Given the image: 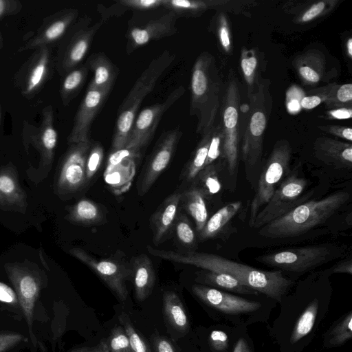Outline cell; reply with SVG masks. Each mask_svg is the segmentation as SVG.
Segmentation results:
<instances>
[{
  "label": "cell",
  "instance_id": "cell-24",
  "mask_svg": "<svg viewBox=\"0 0 352 352\" xmlns=\"http://www.w3.org/2000/svg\"><path fill=\"white\" fill-rule=\"evenodd\" d=\"M181 193L180 203L194 219L197 230L200 232L208 217L206 197L198 188L192 186Z\"/></svg>",
  "mask_w": 352,
  "mask_h": 352
},
{
  "label": "cell",
  "instance_id": "cell-28",
  "mask_svg": "<svg viewBox=\"0 0 352 352\" xmlns=\"http://www.w3.org/2000/svg\"><path fill=\"white\" fill-rule=\"evenodd\" d=\"M164 315L168 322L177 331L184 333L189 327L188 318L179 297L167 292L163 298Z\"/></svg>",
  "mask_w": 352,
  "mask_h": 352
},
{
  "label": "cell",
  "instance_id": "cell-15",
  "mask_svg": "<svg viewBox=\"0 0 352 352\" xmlns=\"http://www.w3.org/2000/svg\"><path fill=\"white\" fill-rule=\"evenodd\" d=\"M177 19L174 12L167 10L166 12L150 19L146 23L129 28L126 34L127 53L151 41L175 34Z\"/></svg>",
  "mask_w": 352,
  "mask_h": 352
},
{
  "label": "cell",
  "instance_id": "cell-57",
  "mask_svg": "<svg viewBox=\"0 0 352 352\" xmlns=\"http://www.w3.org/2000/svg\"><path fill=\"white\" fill-rule=\"evenodd\" d=\"M335 133L343 138L349 141L352 140V129L351 128H345L344 129L335 131Z\"/></svg>",
  "mask_w": 352,
  "mask_h": 352
},
{
  "label": "cell",
  "instance_id": "cell-36",
  "mask_svg": "<svg viewBox=\"0 0 352 352\" xmlns=\"http://www.w3.org/2000/svg\"><path fill=\"white\" fill-rule=\"evenodd\" d=\"M119 320L129 338L132 352H149L146 344L132 325L129 316L122 313Z\"/></svg>",
  "mask_w": 352,
  "mask_h": 352
},
{
  "label": "cell",
  "instance_id": "cell-55",
  "mask_svg": "<svg viewBox=\"0 0 352 352\" xmlns=\"http://www.w3.org/2000/svg\"><path fill=\"white\" fill-rule=\"evenodd\" d=\"M233 352H252L246 340L241 338L237 341L234 348Z\"/></svg>",
  "mask_w": 352,
  "mask_h": 352
},
{
  "label": "cell",
  "instance_id": "cell-26",
  "mask_svg": "<svg viewBox=\"0 0 352 352\" xmlns=\"http://www.w3.org/2000/svg\"><path fill=\"white\" fill-rule=\"evenodd\" d=\"M241 207L239 201H233L217 210L208 219L202 230L199 232V239L208 240L217 236Z\"/></svg>",
  "mask_w": 352,
  "mask_h": 352
},
{
  "label": "cell",
  "instance_id": "cell-52",
  "mask_svg": "<svg viewBox=\"0 0 352 352\" xmlns=\"http://www.w3.org/2000/svg\"><path fill=\"white\" fill-rule=\"evenodd\" d=\"M321 102V98L317 96H306L302 98L300 100V105L307 109H311Z\"/></svg>",
  "mask_w": 352,
  "mask_h": 352
},
{
  "label": "cell",
  "instance_id": "cell-7",
  "mask_svg": "<svg viewBox=\"0 0 352 352\" xmlns=\"http://www.w3.org/2000/svg\"><path fill=\"white\" fill-rule=\"evenodd\" d=\"M306 186V180L296 174L287 177L259 211L252 228H261L305 202L307 196L303 197L301 195Z\"/></svg>",
  "mask_w": 352,
  "mask_h": 352
},
{
  "label": "cell",
  "instance_id": "cell-54",
  "mask_svg": "<svg viewBox=\"0 0 352 352\" xmlns=\"http://www.w3.org/2000/svg\"><path fill=\"white\" fill-rule=\"evenodd\" d=\"M331 115L338 119H347L351 118V110L347 109H340L331 111Z\"/></svg>",
  "mask_w": 352,
  "mask_h": 352
},
{
  "label": "cell",
  "instance_id": "cell-21",
  "mask_svg": "<svg viewBox=\"0 0 352 352\" xmlns=\"http://www.w3.org/2000/svg\"><path fill=\"white\" fill-rule=\"evenodd\" d=\"M135 296L139 302L146 300L152 293L155 281L153 263L146 255L133 256L129 263Z\"/></svg>",
  "mask_w": 352,
  "mask_h": 352
},
{
  "label": "cell",
  "instance_id": "cell-25",
  "mask_svg": "<svg viewBox=\"0 0 352 352\" xmlns=\"http://www.w3.org/2000/svg\"><path fill=\"white\" fill-rule=\"evenodd\" d=\"M317 152L318 157L329 164L338 168H351L352 148L351 144L327 141L318 146Z\"/></svg>",
  "mask_w": 352,
  "mask_h": 352
},
{
  "label": "cell",
  "instance_id": "cell-39",
  "mask_svg": "<svg viewBox=\"0 0 352 352\" xmlns=\"http://www.w3.org/2000/svg\"><path fill=\"white\" fill-rule=\"evenodd\" d=\"M164 0H121L119 3L126 9L152 10L163 7Z\"/></svg>",
  "mask_w": 352,
  "mask_h": 352
},
{
  "label": "cell",
  "instance_id": "cell-44",
  "mask_svg": "<svg viewBox=\"0 0 352 352\" xmlns=\"http://www.w3.org/2000/svg\"><path fill=\"white\" fill-rule=\"evenodd\" d=\"M0 302L16 305L19 303L16 292L8 285L0 281Z\"/></svg>",
  "mask_w": 352,
  "mask_h": 352
},
{
  "label": "cell",
  "instance_id": "cell-3",
  "mask_svg": "<svg viewBox=\"0 0 352 352\" xmlns=\"http://www.w3.org/2000/svg\"><path fill=\"white\" fill-rule=\"evenodd\" d=\"M175 54L164 51L149 63L135 81L118 111L112 139L111 152L124 148L135 119L136 113L144 98L153 89L157 81L168 69Z\"/></svg>",
  "mask_w": 352,
  "mask_h": 352
},
{
  "label": "cell",
  "instance_id": "cell-19",
  "mask_svg": "<svg viewBox=\"0 0 352 352\" xmlns=\"http://www.w3.org/2000/svg\"><path fill=\"white\" fill-rule=\"evenodd\" d=\"M27 195L19 182L17 173L12 164L0 169V208L25 213Z\"/></svg>",
  "mask_w": 352,
  "mask_h": 352
},
{
  "label": "cell",
  "instance_id": "cell-4",
  "mask_svg": "<svg viewBox=\"0 0 352 352\" xmlns=\"http://www.w3.org/2000/svg\"><path fill=\"white\" fill-rule=\"evenodd\" d=\"M4 268L15 289L19 304L28 324L33 346L36 348L37 340L32 329L33 314L36 301L43 285L41 272L36 267L25 263H6Z\"/></svg>",
  "mask_w": 352,
  "mask_h": 352
},
{
  "label": "cell",
  "instance_id": "cell-14",
  "mask_svg": "<svg viewBox=\"0 0 352 352\" xmlns=\"http://www.w3.org/2000/svg\"><path fill=\"white\" fill-rule=\"evenodd\" d=\"M23 138L28 143L38 151L41 155V164L43 168H50L54 157V150L57 143V132L54 125V113L52 106L43 109L42 122L38 128L24 126Z\"/></svg>",
  "mask_w": 352,
  "mask_h": 352
},
{
  "label": "cell",
  "instance_id": "cell-42",
  "mask_svg": "<svg viewBox=\"0 0 352 352\" xmlns=\"http://www.w3.org/2000/svg\"><path fill=\"white\" fill-rule=\"evenodd\" d=\"M24 337L18 333H0V352H5L23 341Z\"/></svg>",
  "mask_w": 352,
  "mask_h": 352
},
{
  "label": "cell",
  "instance_id": "cell-11",
  "mask_svg": "<svg viewBox=\"0 0 352 352\" xmlns=\"http://www.w3.org/2000/svg\"><path fill=\"white\" fill-rule=\"evenodd\" d=\"M69 252L91 269L121 301L126 299V282L131 278L129 263L113 258L98 259L79 248H72Z\"/></svg>",
  "mask_w": 352,
  "mask_h": 352
},
{
  "label": "cell",
  "instance_id": "cell-35",
  "mask_svg": "<svg viewBox=\"0 0 352 352\" xmlns=\"http://www.w3.org/2000/svg\"><path fill=\"white\" fill-rule=\"evenodd\" d=\"M175 230L178 240L186 247H192L196 242L194 230L186 215L181 213L176 217Z\"/></svg>",
  "mask_w": 352,
  "mask_h": 352
},
{
  "label": "cell",
  "instance_id": "cell-45",
  "mask_svg": "<svg viewBox=\"0 0 352 352\" xmlns=\"http://www.w3.org/2000/svg\"><path fill=\"white\" fill-rule=\"evenodd\" d=\"M153 344L155 352H175L172 344L164 338L156 337Z\"/></svg>",
  "mask_w": 352,
  "mask_h": 352
},
{
  "label": "cell",
  "instance_id": "cell-20",
  "mask_svg": "<svg viewBox=\"0 0 352 352\" xmlns=\"http://www.w3.org/2000/svg\"><path fill=\"white\" fill-rule=\"evenodd\" d=\"M181 195V192H175L167 197L151 216V225L155 245L165 240L175 225Z\"/></svg>",
  "mask_w": 352,
  "mask_h": 352
},
{
  "label": "cell",
  "instance_id": "cell-58",
  "mask_svg": "<svg viewBox=\"0 0 352 352\" xmlns=\"http://www.w3.org/2000/svg\"><path fill=\"white\" fill-rule=\"evenodd\" d=\"M346 47L348 49V53L350 56H352V39L349 38L346 43Z\"/></svg>",
  "mask_w": 352,
  "mask_h": 352
},
{
  "label": "cell",
  "instance_id": "cell-16",
  "mask_svg": "<svg viewBox=\"0 0 352 352\" xmlns=\"http://www.w3.org/2000/svg\"><path fill=\"white\" fill-rule=\"evenodd\" d=\"M192 291L205 304L228 314L253 312L261 307V304L258 302L203 285H193Z\"/></svg>",
  "mask_w": 352,
  "mask_h": 352
},
{
  "label": "cell",
  "instance_id": "cell-6",
  "mask_svg": "<svg viewBox=\"0 0 352 352\" xmlns=\"http://www.w3.org/2000/svg\"><path fill=\"white\" fill-rule=\"evenodd\" d=\"M91 21L89 16L80 19L61 44L56 59L57 69L61 75L77 67L87 54L94 36L102 25L99 22L89 25Z\"/></svg>",
  "mask_w": 352,
  "mask_h": 352
},
{
  "label": "cell",
  "instance_id": "cell-51",
  "mask_svg": "<svg viewBox=\"0 0 352 352\" xmlns=\"http://www.w3.org/2000/svg\"><path fill=\"white\" fill-rule=\"evenodd\" d=\"M17 1L9 0H0V17L12 12L16 11Z\"/></svg>",
  "mask_w": 352,
  "mask_h": 352
},
{
  "label": "cell",
  "instance_id": "cell-22",
  "mask_svg": "<svg viewBox=\"0 0 352 352\" xmlns=\"http://www.w3.org/2000/svg\"><path fill=\"white\" fill-rule=\"evenodd\" d=\"M85 65L94 74L88 87L110 91L118 76V69L105 54H92Z\"/></svg>",
  "mask_w": 352,
  "mask_h": 352
},
{
  "label": "cell",
  "instance_id": "cell-47",
  "mask_svg": "<svg viewBox=\"0 0 352 352\" xmlns=\"http://www.w3.org/2000/svg\"><path fill=\"white\" fill-rule=\"evenodd\" d=\"M338 99L346 102L352 99V85L351 83L342 85L337 91Z\"/></svg>",
  "mask_w": 352,
  "mask_h": 352
},
{
  "label": "cell",
  "instance_id": "cell-34",
  "mask_svg": "<svg viewBox=\"0 0 352 352\" xmlns=\"http://www.w3.org/2000/svg\"><path fill=\"white\" fill-rule=\"evenodd\" d=\"M329 342L336 346L344 343L352 337V312L350 311L344 318L336 324L330 331Z\"/></svg>",
  "mask_w": 352,
  "mask_h": 352
},
{
  "label": "cell",
  "instance_id": "cell-48",
  "mask_svg": "<svg viewBox=\"0 0 352 352\" xmlns=\"http://www.w3.org/2000/svg\"><path fill=\"white\" fill-rule=\"evenodd\" d=\"M256 59L254 56L242 59L241 67L246 76H250L252 74L256 68Z\"/></svg>",
  "mask_w": 352,
  "mask_h": 352
},
{
  "label": "cell",
  "instance_id": "cell-13",
  "mask_svg": "<svg viewBox=\"0 0 352 352\" xmlns=\"http://www.w3.org/2000/svg\"><path fill=\"white\" fill-rule=\"evenodd\" d=\"M109 91L87 87L76 114L74 124L67 138L69 144L90 140L89 131L91 124L102 109Z\"/></svg>",
  "mask_w": 352,
  "mask_h": 352
},
{
  "label": "cell",
  "instance_id": "cell-5",
  "mask_svg": "<svg viewBox=\"0 0 352 352\" xmlns=\"http://www.w3.org/2000/svg\"><path fill=\"white\" fill-rule=\"evenodd\" d=\"M91 143L90 140L71 144L65 153L55 184L56 192L62 199L72 197L87 184L85 166Z\"/></svg>",
  "mask_w": 352,
  "mask_h": 352
},
{
  "label": "cell",
  "instance_id": "cell-59",
  "mask_svg": "<svg viewBox=\"0 0 352 352\" xmlns=\"http://www.w3.org/2000/svg\"><path fill=\"white\" fill-rule=\"evenodd\" d=\"M291 104H290L289 105V108L292 109V110H296L298 108V103L296 101H293L291 102Z\"/></svg>",
  "mask_w": 352,
  "mask_h": 352
},
{
  "label": "cell",
  "instance_id": "cell-38",
  "mask_svg": "<svg viewBox=\"0 0 352 352\" xmlns=\"http://www.w3.org/2000/svg\"><path fill=\"white\" fill-rule=\"evenodd\" d=\"M104 342L108 352H132L129 338L121 327L113 328Z\"/></svg>",
  "mask_w": 352,
  "mask_h": 352
},
{
  "label": "cell",
  "instance_id": "cell-10",
  "mask_svg": "<svg viewBox=\"0 0 352 352\" xmlns=\"http://www.w3.org/2000/svg\"><path fill=\"white\" fill-rule=\"evenodd\" d=\"M290 152L286 145L276 146L259 179L257 190L250 206L249 224L252 227L255 218L274 193L277 185L288 168Z\"/></svg>",
  "mask_w": 352,
  "mask_h": 352
},
{
  "label": "cell",
  "instance_id": "cell-12",
  "mask_svg": "<svg viewBox=\"0 0 352 352\" xmlns=\"http://www.w3.org/2000/svg\"><path fill=\"white\" fill-rule=\"evenodd\" d=\"M182 131L176 127L164 133L159 138L144 168L141 181L138 184V194L144 195L169 164Z\"/></svg>",
  "mask_w": 352,
  "mask_h": 352
},
{
  "label": "cell",
  "instance_id": "cell-60",
  "mask_svg": "<svg viewBox=\"0 0 352 352\" xmlns=\"http://www.w3.org/2000/svg\"><path fill=\"white\" fill-rule=\"evenodd\" d=\"M0 119H1V111H0Z\"/></svg>",
  "mask_w": 352,
  "mask_h": 352
},
{
  "label": "cell",
  "instance_id": "cell-1",
  "mask_svg": "<svg viewBox=\"0 0 352 352\" xmlns=\"http://www.w3.org/2000/svg\"><path fill=\"white\" fill-rule=\"evenodd\" d=\"M146 249L151 255L170 262L229 274L243 285L278 302L282 300L283 296L293 285V281L285 278L280 271L258 270L214 254L197 252L182 254L172 250L155 249L150 245Z\"/></svg>",
  "mask_w": 352,
  "mask_h": 352
},
{
  "label": "cell",
  "instance_id": "cell-41",
  "mask_svg": "<svg viewBox=\"0 0 352 352\" xmlns=\"http://www.w3.org/2000/svg\"><path fill=\"white\" fill-rule=\"evenodd\" d=\"M223 135L221 133L211 135L205 167L212 164L220 155Z\"/></svg>",
  "mask_w": 352,
  "mask_h": 352
},
{
  "label": "cell",
  "instance_id": "cell-53",
  "mask_svg": "<svg viewBox=\"0 0 352 352\" xmlns=\"http://www.w3.org/2000/svg\"><path fill=\"white\" fill-rule=\"evenodd\" d=\"M69 352H108L104 341L100 342L97 347L91 349L87 347L75 349Z\"/></svg>",
  "mask_w": 352,
  "mask_h": 352
},
{
  "label": "cell",
  "instance_id": "cell-8",
  "mask_svg": "<svg viewBox=\"0 0 352 352\" xmlns=\"http://www.w3.org/2000/svg\"><path fill=\"white\" fill-rule=\"evenodd\" d=\"M333 256L332 250L327 246H307L285 250L256 258L263 264L281 270L303 272L329 261Z\"/></svg>",
  "mask_w": 352,
  "mask_h": 352
},
{
  "label": "cell",
  "instance_id": "cell-2",
  "mask_svg": "<svg viewBox=\"0 0 352 352\" xmlns=\"http://www.w3.org/2000/svg\"><path fill=\"white\" fill-rule=\"evenodd\" d=\"M349 197L347 192L338 191L319 200L305 201L261 228L258 234L271 239L300 235L325 222Z\"/></svg>",
  "mask_w": 352,
  "mask_h": 352
},
{
  "label": "cell",
  "instance_id": "cell-29",
  "mask_svg": "<svg viewBox=\"0 0 352 352\" xmlns=\"http://www.w3.org/2000/svg\"><path fill=\"white\" fill-rule=\"evenodd\" d=\"M197 281L208 285L221 288L242 294H257L254 289L243 285L233 276L220 272L208 271L200 273Z\"/></svg>",
  "mask_w": 352,
  "mask_h": 352
},
{
  "label": "cell",
  "instance_id": "cell-43",
  "mask_svg": "<svg viewBox=\"0 0 352 352\" xmlns=\"http://www.w3.org/2000/svg\"><path fill=\"white\" fill-rule=\"evenodd\" d=\"M210 343L216 351H221L226 350L228 346V338L227 334L219 330L212 331L209 338Z\"/></svg>",
  "mask_w": 352,
  "mask_h": 352
},
{
  "label": "cell",
  "instance_id": "cell-32",
  "mask_svg": "<svg viewBox=\"0 0 352 352\" xmlns=\"http://www.w3.org/2000/svg\"><path fill=\"white\" fill-rule=\"evenodd\" d=\"M192 186L198 188L205 196L217 194L221 189L217 169L213 164L204 167L192 182Z\"/></svg>",
  "mask_w": 352,
  "mask_h": 352
},
{
  "label": "cell",
  "instance_id": "cell-33",
  "mask_svg": "<svg viewBox=\"0 0 352 352\" xmlns=\"http://www.w3.org/2000/svg\"><path fill=\"white\" fill-rule=\"evenodd\" d=\"M318 299H314L300 316L291 335L292 344L298 342L311 331L318 314Z\"/></svg>",
  "mask_w": 352,
  "mask_h": 352
},
{
  "label": "cell",
  "instance_id": "cell-18",
  "mask_svg": "<svg viewBox=\"0 0 352 352\" xmlns=\"http://www.w3.org/2000/svg\"><path fill=\"white\" fill-rule=\"evenodd\" d=\"M78 15L76 9H65L47 17L36 34L19 51L36 49L53 43L66 33Z\"/></svg>",
  "mask_w": 352,
  "mask_h": 352
},
{
  "label": "cell",
  "instance_id": "cell-56",
  "mask_svg": "<svg viewBox=\"0 0 352 352\" xmlns=\"http://www.w3.org/2000/svg\"><path fill=\"white\" fill-rule=\"evenodd\" d=\"M220 38L222 45L227 48L230 45V38L226 27L223 26L220 30Z\"/></svg>",
  "mask_w": 352,
  "mask_h": 352
},
{
  "label": "cell",
  "instance_id": "cell-49",
  "mask_svg": "<svg viewBox=\"0 0 352 352\" xmlns=\"http://www.w3.org/2000/svg\"><path fill=\"white\" fill-rule=\"evenodd\" d=\"M300 75L307 81L317 82L320 80L318 73L312 68L308 66L301 67L299 69Z\"/></svg>",
  "mask_w": 352,
  "mask_h": 352
},
{
  "label": "cell",
  "instance_id": "cell-17",
  "mask_svg": "<svg viewBox=\"0 0 352 352\" xmlns=\"http://www.w3.org/2000/svg\"><path fill=\"white\" fill-rule=\"evenodd\" d=\"M54 61L47 45L38 47L24 67L21 82V93L28 97L38 91L52 72Z\"/></svg>",
  "mask_w": 352,
  "mask_h": 352
},
{
  "label": "cell",
  "instance_id": "cell-46",
  "mask_svg": "<svg viewBox=\"0 0 352 352\" xmlns=\"http://www.w3.org/2000/svg\"><path fill=\"white\" fill-rule=\"evenodd\" d=\"M324 8V3L322 1L318 2L313 5L302 16V21L303 22L309 21L314 17L318 16L322 12Z\"/></svg>",
  "mask_w": 352,
  "mask_h": 352
},
{
  "label": "cell",
  "instance_id": "cell-9",
  "mask_svg": "<svg viewBox=\"0 0 352 352\" xmlns=\"http://www.w3.org/2000/svg\"><path fill=\"white\" fill-rule=\"evenodd\" d=\"M184 91V87L180 86L173 90L164 102L142 110L134 120L124 148L139 155L140 151L152 138L164 113L182 97Z\"/></svg>",
  "mask_w": 352,
  "mask_h": 352
},
{
  "label": "cell",
  "instance_id": "cell-40",
  "mask_svg": "<svg viewBox=\"0 0 352 352\" xmlns=\"http://www.w3.org/2000/svg\"><path fill=\"white\" fill-rule=\"evenodd\" d=\"M266 125V119L264 113L261 111L255 112L250 120V131L259 148L258 138L263 134Z\"/></svg>",
  "mask_w": 352,
  "mask_h": 352
},
{
  "label": "cell",
  "instance_id": "cell-23",
  "mask_svg": "<svg viewBox=\"0 0 352 352\" xmlns=\"http://www.w3.org/2000/svg\"><path fill=\"white\" fill-rule=\"evenodd\" d=\"M65 219L74 224L90 226L103 223L106 215L99 204L82 199L69 208Z\"/></svg>",
  "mask_w": 352,
  "mask_h": 352
},
{
  "label": "cell",
  "instance_id": "cell-27",
  "mask_svg": "<svg viewBox=\"0 0 352 352\" xmlns=\"http://www.w3.org/2000/svg\"><path fill=\"white\" fill-rule=\"evenodd\" d=\"M238 122V111L233 106H228L223 114V122L227 129L228 135L224 144V156L226 157L228 170L233 174L237 165V144L234 128Z\"/></svg>",
  "mask_w": 352,
  "mask_h": 352
},
{
  "label": "cell",
  "instance_id": "cell-31",
  "mask_svg": "<svg viewBox=\"0 0 352 352\" xmlns=\"http://www.w3.org/2000/svg\"><path fill=\"white\" fill-rule=\"evenodd\" d=\"M211 133L208 132L201 140L192 157L185 166L181 179L192 182L197 174L205 167Z\"/></svg>",
  "mask_w": 352,
  "mask_h": 352
},
{
  "label": "cell",
  "instance_id": "cell-50",
  "mask_svg": "<svg viewBox=\"0 0 352 352\" xmlns=\"http://www.w3.org/2000/svg\"><path fill=\"white\" fill-rule=\"evenodd\" d=\"M333 273H345L352 274V263L351 259L343 260L333 266Z\"/></svg>",
  "mask_w": 352,
  "mask_h": 352
},
{
  "label": "cell",
  "instance_id": "cell-30",
  "mask_svg": "<svg viewBox=\"0 0 352 352\" xmlns=\"http://www.w3.org/2000/svg\"><path fill=\"white\" fill-rule=\"evenodd\" d=\"M89 69L86 65L77 67L65 74L60 87L64 105H67L80 92L85 82Z\"/></svg>",
  "mask_w": 352,
  "mask_h": 352
},
{
  "label": "cell",
  "instance_id": "cell-37",
  "mask_svg": "<svg viewBox=\"0 0 352 352\" xmlns=\"http://www.w3.org/2000/svg\"><path fill=\"white\" fill-rule=\"evenodd\" d=\"M104 156L103 148L100 143L92 142L86 160V179L88 184L99 170Z\"/></svg>",
  "mask_w": 352,
  "mask_h": 352
}]
</instances>
